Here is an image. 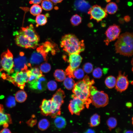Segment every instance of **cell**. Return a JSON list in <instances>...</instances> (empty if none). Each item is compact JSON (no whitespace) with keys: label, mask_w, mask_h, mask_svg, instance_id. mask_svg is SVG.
Returning a JSON list of instances; mask_svg holds the SVG:
<instances>
[{"label":"cell","mask_w":133,"mask_h":133,"mask_svg":"<svg viewBox=\"0 0 133 133\" xmlns=\"http://www.w3.org/2000/svg\"><path fill=\"white\" fill-rule=\"evenodd\" d=\"M82 58L79 54L72 53L69 54L68 62L69 65L66 70V73L68 77H71L73 71L80 65Z\"/></svg>","instance_id":"cell-8"},{"label":"cell","mask_w":133,"mask_h":133,"mask_svg":"<svg viewBox=\"0 0 133 133\" xmlns=\"http://www.w3.org/2000/svg\"><path fill=\"white\" fill-rule=\"evenodd\" d=\"M88 13L90 15V19H94L97 22L101 21L107 16L105 9L97 5L90 7L88 11Z\"/></svg>","instance_id":"cell-9"},{"label":"cell","mask_w":133,"mask_h":133,"mask_svg":"<svg viewBox=\"0 0 133 133\" xmlns=\"http://www.w3.org/2000/svg\"><path fill=\"white\" fill-rule=\"evenodd\" d=\"M101 25V26L103 27H105V24L104 23H102Z\"/></svg>","instance_id":"cell-50"},{"label":"cell","mask_w":133,"mask_h":133,"mask_svg":"<svg viewBox=\"0 0 133 133\" xmlns=\"http://www.w3.org/2000/svg\"><path fill=\"white\" fill-rule=\"evenodd\" d=\"M93 24L91 22L89 23L88 24V26L90 28H91L93 27Z\"/></svg>","instance_id":"cell-47"},{"label":"cell","mask_w":133,"mask_h":133,"mask_svg":"<svg viewBox=\"0 0 133 133\" xmlns=\"http://www.w3.org/2000/svg\"><path fill=\"white\" fill-rule=\"evenodd\" d=\"M64 81V85L66 89L69 90L73 89L75 83L72 78L68 77L66 78Z\"/></svg>","instance_id":"cell-27"},{"label":"cell","mask_w":133,"mask_h":133,"mask_svg":"<svg viewBox=\"0 0 133 133\" xmlns=\"http://www.w3.org/2000/svg\"><path fill=\"white\" fill-rule=\"evenodd\" d=\"M100 122V116L97 114H95L90 118L89 125L91 127H95L98 125Z\"/></svg>","instance_id":"cell-26"},{"label":"cell","mask_w":133,"mask_h":133,"mask_svg":"<svg viewBox=\"0 0 133 133\" xmlns=\"http://www.w3.org/2000/svg\"><path fill=\"white\" fill-rule=\"evenodd\" d=\"M60 46L69 54H80L85 49L84 41H80L75 35L72 34H66L62 37Z\"/></svg>","instance_id":"cell-2"},{"label":"cell","mask_w":133,"mask_h":133,"mask_svg":"<svg viewBox=\"0 0 133 133\" xmlns=\"http://www.w3.org/2000/svg\"><path fill=\"white\" fill-rule=\"evenodd\" d=\"M21 30L25 36L30 41L38 43L39 37L34 29L33 25L30 24L26 27H22Z\"/></svg>","instance_id":"cell-13"},{"label":"cell","mask_w":133,"mask_h":133,"mask_svg":"<svg viewBox=\"0 0 133 133\" xmlns=\"http://www.w3.org/2000/svg\"><path fill=\"white\" fill-rule=\"evenodd\" d=\"M84 75L83 70L80 68H77L73 71L72 77L77 79H80L84 77Z\"/></svg>","instance_id":"cell-28"},{"label":"cell","mask_w":133,"mask_h":133,"mask_svg":"<svg viewBox=\"0 0 133 133\" xmlns=\"http://www.w3.org/2000/svg\"><path fill=\"white\" fill-rule=\"evenodd\" d=\"M124 132L125 133H133V132L131 130H128L125 131Z\"/></svg>","instance_id":"cell-48"},{"label":"cell","mask_w":133,"mask_h":133,"mask_svg":"<svg viewBox=\"0 0 133 133\" xmlns=\"http://www.w3.org/2000/svg\"><path fill=\"white\" fill-rule=\"evenodd\" d=\"M54 75L57 81L61 82L63 81L66 78V74L63 70L57 69L55 71Z\"/></svg>","instance_id":"cell-23"},{"label":"cell","mask_w":133,"mask_h":133,"mask_svg":"<svg viewBox=\"0 0 133 133\" xmlns=\"http://www.w3.org/2000/svg\"><path fill=\"white\" fill-rule=\"evenodd\" d=\"M42 11L41 7L38 4H34L31 7L30 11L31 13L34 16L40 14Z\"/></svg>","instance_id":"cell-29"},{"label":"cell","mask_w":133,"mask_h":133,"mask_svg":"<svg viewBox=\"0 0 133 133\" xmlns=\"http://www.w3.org/2000/svg\"><path fill=\"white\" fill-rule=\"evenodd\" d=\"M90 98L92 104L97 108L104 107L109 102L108 95L103 91H99L93 85L90 88Z\"/></svg>","instance_id":"cell-5"},{"label":"cell","mask_w":133,"mask_h":133,"mask_svg":"<svg viewBox=\"0 0 133 133\" xmlns=\"http://www.w3.org/2000/svg\"><path fill=\"white\" fill-rule=\"evenodd\" d=\"M48 59L47 55L36 49V51L34 52L30 59V64H37L44 61H46Z\"/></svg>","instance_id":"cell-16"},{"label":"cell","mask_w":133,"mask_h":133,"mask_svg":"<svg viewBox=\"0 0 133 133\" xmlns=\"http://www.w3.org/2000/svg\"><path fill=\"white\" fill-rule=\"evenodd\" d=\"M11 132L9 129L5 128L0 131V133H11Z\"/></svg>","instance_id":"cell-42"},{"label":"cell","mask_w":133,"mask_h":133,"mask_svg":"<svg viewBox=\"0 0 133 133\" xmlns=\"http://www.w3.org/2000/svg\"><path fill=\"white\" fill-rule=\"evenodd\" d=\"M6 104V106L9 108L14 107L16 104L15 98L12 96H9L7 99Z\"/></svg>","instance_id":"cell-35"},{"label":"cell","mask_w":133,"mask_h":133,"mask_svg":"<svg viewBox=\"0 0 133 133\" xmlns=\"http://www.w3.org/2000/svg\"><path fill=\"white\" fill-rule=\"evenodd\" d=\"M103 72L102 69L99 67L95 68L93 71L92 75L95 78H100L102 76Z\"/></svg>","instance_id":"cell-36"},{"label":"cell","mask_w":133,"mask_h":133,"mask_svg":"<svg viewBox=\"0 0 133 133\" xmlns=\"http://www.w3.org/2000/svg\"><path fill=\"white\" fill-rule=\"evenodd\" d=\"M132 3L131 2H129L128 3V5L129 6H130L131 5H132Z\"/></svg>","instance_id":"cell-51"},{"label":"cell","mask_w":133,"mask_h":133,"mask_svg":"<svg viewBox=\"0 0 133 133\" xmlns=\"http://www.w3.org/2000/svg\"><path fill=\"white\" fill-rule=\"evenodd\" d=\"M111 0H105V1L107 2H110Z\"/></svg>","instance_id":"cell-52"},{"label":"cell","mask_w":133,"mask_h":133,"mask_svg":"<svg viewBox=\"0 0 133 133\" xmlns=\"http://www.w3.org/2000/svg\"></svg>","instance_id":"cell-53"},{"label":"cell","mask_w":133,"mask_h":133,"mask_svg":"<svg viewBox=\"0 0 133 133\" xmlns=\"http://www.w3.org/2000/svg\"><path fill=\"white\" fill-rule=\"evenodd\" d=\"M42 0H30V3L31 4H38L40 3Z\"/></svg>","instance_id":"cell-41"},{"label":"cell","mask_w":133,"mask_h":133,"mask_svg":"<svg viewBox=\"0 0 133 133\" xmlns=\"http://www.w3.org/2000/svg\"><path fill=\"white\" fill-rule=\"evenodd\" d=\"M20 56L14 60V72H17L27 69L28 64L26 58L24 56L23 52L20 54Z\"/></svg>","instance_id":"cell-15"},{"label":"cell","mask_w":133,"mask_h":133,"mask_svg":"<svg viewBox=\"0 0 133 133\" xmlns=\"http://www.w3.org/2000/svg\"><path fill=\"white\" fill-rule=\"evenodd\" d=\"M124 19L126 22H128L130 20V17L128 16H125L124 18Z\"/></svg>","instance_id":"cell-43"},{"label":"cell","mask_w":133,"mask_h":133,"mask_svg":"<svg viewBox=\"0 0 133 133\" xmlns=\"http://www.w3.org/2000/svg\"><path fill=\"white\" fill-rule=\"evenodd\" d=\"M35 21L38 25L43 26L45 25L47 23V18L44 15L39 14L37 16Z\"/></svg>","instance_id":"cell-31"},{"label":"cell","mask_w":133,"mask_h":133,"mask_svg":"<svg viewBox=\"0 0 133 133\" xmlns=\"http://www.w3.org/2000/svg\"><path fill=\"white\" fill-rule=\"evenodd\" d=\"M127 76L125 75L124 73L122 74L121 71H119L115 85L117 91L122 92L127 89L129 85Z\"/></svg>","instance_id":"cell-14"},{"label":"cell","mask_w":133,"mask_h":133,"mask_svg":"<svg viewBox=\"0 0 133 133\" xmlns=\"http://www.w3.org/2000/svg\"><path fill=\"white\" fill-rule=\"evenodd\" d=\"M105 9L106 12L110 14H113L116 12L118 7L116 3L111 2L107 4Z\"/></svg>","instance_id":"cell-24"},{"label":"cell","mask_w":133,"mask_h":133,"mask_svg":"<svg viewBox=\"0 0 133 133\" xmlns=\"http://www.w3.org/2000/svg\"><path fill=\"white\" fill-rule=\"evenodd\" d=\"M72 99L70 101L68 105L69 110L72 115H79L84 108L85 104L82 100L73 95H72Z\"/></svg>","instance_id":"cell-10"},{"label":"cell","mask_w":133,"mask_h":133,"mask_svg":"<svg viewBox=\"0 0 133 133\" xmlns=\"http://www.w3.org/2000/svg\"><path fill=\"white\" fill-rule=\"evenodd\" d=\"M65 96L64 91L61 88L58 89L51 99L54 103L59 107L64 103Z\"/></svg>","instance_id":"cell-18"},{"label":"cell","mask_w":133,"mask_h":133,"mask_svg":"<svg viewBox=\"0 0 133 133\" xmlns=\"http://www.w3.org/2000/svg\"><path fill=\"white\" fill-rule=\"evenodd\" d=\"M76 6L80 11L85 12L88 11L91 7L89 4L84 0H77Z\"/></svg>","instance_id":"cell-20"},{"label":"cell","mask_w":133,"mask_h":133,"mask_svg":"<svg viewBox=\"0 0 133 133\" xmlns=\"http://www.w3.org/2000/svg\"><path fill=\"white\" fill-rule=\"evenodd\" d=\"M115 44L116 52L128 57L133 54V34L126 32L119 35Z\"/></svg>","instance_id":"cell-3"},{"label":"cell","mask_w":133,"mask_h":133,"mask_svg":"<svg viewBox=\"0 0 133 133\" xmlns=\"http://www.w3.org/2000/svg\"><path fill=\"white\" fill-rule=\"evenodd\" d=\"M42 8L44 10L49 11L52 10L53 7L52 2L50 0H44L41 4Z\"/></svg>","instance_id":"cell-32"},{"label":"cell","mask_w":133,"mask_h":133,"mask_svg":"<svg viewBox=\"0 0 133 133\" xmlns=\"http://www.w3.org/2000/svg\"><path fill=\"white\" fill-rule=\"evenodd\" d=\"M126 105L128 107L130 108L132 107V104L131 102H129L126 103Z\"/></svg>","instance_id":"cell-46"},{"label":"cell","mask_w":133,"mask_h":133,"mask_svg":"<svg viewBox=\"0 0 133 133\" xmlns=\"http://www.w3.org/2000/svg\"><path fill=\"white\" fill-rule=\"evenodd\" d=\"M116 79L114 76H110L105 79V83L106 86L110 89L112 88L115 85Z\"/></svg>","instance_id":"cell-25"},{"label":"cell","mask_w":133,"mask_h":133,"mask_svg":"<svg viewBox=\"0 0 133 133\" xmlns=\"http://www.w3.org/2000/svg\"><path fill=\"white\" fill-rule=\"evenodd\" d=\"M16 43L18 46L25 48H36L38 45V43L31 42L24 36L21 30L14 32Z\"/></svg>","instance_id":"cell-7"},{"label":"cell","mask_w":133,"mask_h":133,"mask_svg":"<svg viewBox=\"0 0 133 133\" xmlns=\"http://www.w3.org/2000/svg\"><path fill=\"white\" fill-rule=\"evenodd\" d=\"M54 118V124L57 128L61 129L65 127L66 122L64 118L61 116H57Z\"/></svg>","instance_id":"cell-21"},{"label":"cell","mask_w":133,"mask_h":133,"mask_svg":"<svg viewBox=\"0 0 133 133\" xmlns=\"http://www.w3.org/2000/svg\"><path fill=\"white\" fill-rule=\"evenodd\" d=\"M3 108H0V125H3L4 128H7L9 124L12 123L10 115L3 113Z\"/></svg>","instance_id":"cell-19"},{"label":"cell","mask_w":133,"mask_h":133,"mask_svg":"<svg viewBox=\"0 0 133 133\" xmlns=\"http://www.w3.org/2000/svg\"><path fill=\"white\" fill-rule=\"evenodd\" d=\"M119 22L121 23H123L124 22V20L122 18L120 19L119 20Z\"/></svg>","instance_id":"cell-49"},{"label":"cell","mask_w":133,"mask_h":133,"mask_svg":"<svg viewBox=\"0 0 133 133\" xmlns=\"http://www.w3.org/2000/svg\"><path fill=\"white\" fill-rule=\"evenodd\" d=\"M95 131L91 129H87L85 132V133H95Z\"/></svg>","instance_id":"cell-45"},{"label":"cell","mask_w":133,"mask_h":133,"mask_svg":"<svg viewBox=\"0 0 133 133\" xmlns=\"http://www.w3.org/2000/svg\"><path fill=\"white\" fill-rule=\"evenodd\" d=\"M30 70L32 74L34 75L38 78L44 76L43 75L40 70L38 68H33L30 69Z\"/></svg>","instance_id":"cell-38"},{"label":"cell","mask_w":133,"mask_h":133,"mask_svg":"<svg viewBox=\"0 0 133 133\" xmlns=\"http://www.w3.org/2000/svg\"><path fill=\"white\" fill-rule=\"evenodd\" d=\"M27 95L26 92L23 90H20L17 91L15 94V98L18 102L22 103L26 100Z\"/></svg>","instance_id":"cell-22"},{"label":"cell","mask_w":133,"mask_h":133,"mask_svg":"<svg viewBox=\"0 0 133 133\" xmlns=\"http://www.w3.org/2000/svg\"><path fill=\"white\" fill-rule=\"evenodd\" d=\"M70 20L72 25L77 26L81 23L82 19L80 16L78 14H75L71 17Z\"/></svg>","instance_id":"cell-33"},{"label":"cell","mask_w":133,"mask_h":133,"mask_svg":"<svg viewBox=\"0 0 133 133\" xmlns=\"http://www.w3.org/2000/svg\"><path fill=\"white\" fill-rule=\"evenodd\" d=\"M121 31L119 26L116 24L109 26L105 33L106 38L104 41L105 45L108 46L110 42L117 39Z\"/></svg>","instance_id":"cell-11"},{"label":"cell","mask_w":133,"mask_h":133,"mask_svg":"<svg viewBox=\"0 0 133 133\" xmlns=\"http://www.w3.org/2000/svg\"><path fill=\"white\" fill-rule=\"evenodd\" d=\"M1 64L2 68L0 71L4 70L8 74L14 72L13 56L9 49L3 52L1 56Z\"/></svg>","instance_id":"cell-6"},{"label":"cell","mask_w":133,"mask_h":133,"mask_svg":"<svg viewBox=\"0 0 133 133\" xmlns=\"http://www.w3.org/2000/svg\"><path fill=\"white\" fill-rule=\"evenodd\" d=\"M50 65L47 63H44L41 64L40 66V69L42 72L46 73L49 72L51 69Z\"/></svg>","instance_id":"cell-37"},{"label":"cell","mask_w":133,"mask_h":133,"mask_svg":"<svg viewBox=\"0 0 133 133\" xmlns=\"http://www.w3.org/2000/svg\"><path fill=\"white\" fill-rule=\"evenodd\" d=\"M28 83L29 86L31 89L36 93L43 92L46 89L47 87V80L44 76Z\"/></svg>","instance_id":"cell-12"},{"label":"cell","mask_w":133,"mask_h":133,"mask_svg":"<svg viewBox=\"0 0 133 133\" xmlns=\"http://www.w3.org/2000/svg\"><path fill=\"white\" fill-rule=\"evenodd\" d=\"M94 83V80H90L86 75L82 80L75 83L73 88V95L82 100L87 108L91 103L90 97V88Z\"/></svg>","instance_id":"cell-1"},{"label":"cell","mask_w":133,"mask_h":133,"mask_svg":"<svg viewBox=\"0 0 133 133\" xmlns=\"http://www.w3.org/2000/svg\"><path fill=\"white\" fill-rule=\"evenodd\" d=\"M47 87L50 91L55 90L57 87V84L54 81H50L47 83Z\"/></svg>","instance_id":"cell-40"},{"label":"cell","mask_w":133,"mask_h":133,"mask_svg":"<svg viewBox=\"0 0 133 133\" xmlns=\"http://www.w3.org/2000/svg\"><path fill=\"white\" fill-rule=\"evenodd\" d=\"M41 114L44 116H50L52 111L51 100L44 99L40 106Z\"/></svg>","instance_id":"cell-17"},{"label":"cell","mask_w":133,"mask_h":133,"mask_svg":"<svg viewBox=\"0 0 133 133\" xmlns=\"http://www.w3.org/2000/svg\"><path fill=\"white\" fill-rule=\"evenodd\" d=\"M50 125V123L47 119H43L40 120L38 124L39 129L41 131H44L48 128Z\"/></svg>","instance_id":"cell-30"},{"label":"cell","mask_w":133,"mask_h":133,"mask_svg":"<svg viewBox=\"0 0 133 133\" xmlns=\"http://www.w3.org/2000/svg\"><path fill=\"white\" fill-rule=\"evenodd\" d=\"M107 124L109 130L111 131L117 125L116 119L114 117H110L107 120Z\"/></svg>","instance_id":"cell-34"},{"label":"cell","mask_w":133,"mask_h":133,"mask_svg":"<svg viewBox=\"0 0 133 133\" xmlns=\"http://www.w3.org/2000/svg\"><path fill=\"white\" fill-rule=\"evenodd\" d=\"M27 70L14 72L11 76L3 73L1 74V76L3 79L9 81L21 89H23L25 83H28L29 80Z\"/></svg>","instance_id":"cell-4"},{"label":"cell","mask_w":133,"mask_h":133,"mask_svg":"<svg viewBox=\"0 0 133 133\" xmlns=\"http://www.w3.org/2000/svg\"><path fill=\"white\" fill-rule=\"evenodd\" d=\"M54 4H57L61 2L63 0H50Z\"/></svg>","instance_id":"cell-44"},{"label":"cell","mask_w":133,"mask_h":133,"mask_svg":"<svg viewBox=\"0 0 133 133\" xmlns=\"http://www.w3.org/2000/svg\"><path fill=\"white\" fill-rule=\"evenodd\" d=\"M83 70L87 73H91L93 70V66L92 64L88 62L84 64L83 66Z\"/></svg>","instance_id":"cell-39"}]
</instances>
